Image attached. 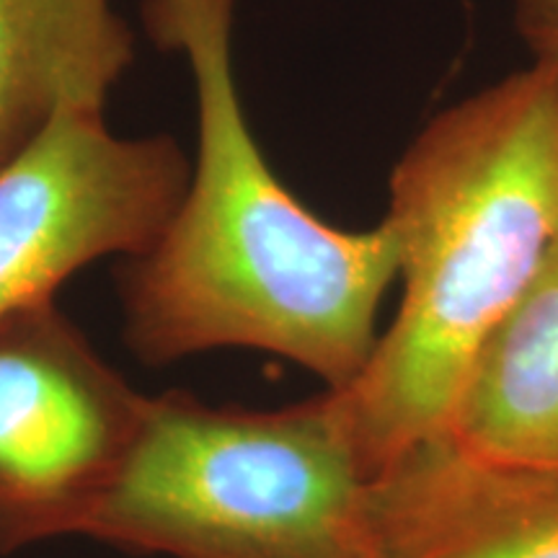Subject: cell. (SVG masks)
<instances>
[{"mask_svg":"<svg viewBox=\"0 0 558 558\" xmlns=\"http://www.w3.org/2000/svg\"><path fill=\"white\" fill-rule=\"evenodd\" d=\"M235 0H148L153 41L186 54L197 160L171 220L124 259V341L148 365L243 347L292 360L329 390L352 386L378 344L399 279L393 222L341 230L271 171L233 73Z\"/></svg>","mask_w":558,"mask_h":558,"instance_id":"6da1fadb","label":"cell"},{"mask_svg":"<svg viewBox=\"0 0 558 558\" xmlns=\"http://www.w3.org/2000/svg\"><path fill=\"white\" fill-rule=\"evenodd\" d=\"M403 295L365 369L333 390L375 478L448 435L465 380L558 243V65L439 111L390 171Z\"/></svg>","mask_w":558,"mask_h":558,"instance_id":"7a4b0ae2","label":"cell"},{"mask_svg":"<svg viewBox=\"0 0 558 558\" xmlns=\"http://www.w3.org/2000/svg\"><path fill=\"white\" fill-rule=\"evenodd\" d=\"M373 484L329 388L267 411L169 390L83 535L169 558H378Z\"/></svg>","mask_w":558,"mask_h":558,"instance_id":"3957f363","label":"cell"},{"mask_svg":"<svg viewBox=\"0 0 558 558\" xmlns=\"http://www.w3.org/2000/svg\"><path fill=\"white\" fill-rule=\"evenodd\" d=\"M145 401L54 300L0 318V556L83 535Z\"/></svg>","mask_w":558,"mask_h":558,"instance_id":"277c9868","label":"cell"},{"mask_svg":"<svg viewBox=\"0 0 558 558\" xmlns=\"http://www.w3.org/2000/svg\"><path fill=\"white\" fill-rule=\"evenodd\" d=\"M101 111L60 109L0 169V318L54 300L96 259L143 254L190 186L171 137H117Z\"/></svg>","mask_w":558,"mask_h":558,"instance_id":"5b68a950","label":"cell"},{"mask_svg":"<svg viewBox=\"0 0 558 558\" xmlns=\"http://www.w3.org/2000/svg\"><path fill=\"white\" fill-rule=\"evenodd\" d=\"M373 533L378 558H558V471L429 439L375 478Z\"/></svg>","mask_w":558,"mask_h":558,"instance_id":"8992f818","label":"cell"},{"mask_svg":"<svg viewBox=\"0 0 558 558\" xmlns=\"http://www.w3.org/2000/svg\"><path fill=\"white\" fill-rule=\"evenodd\" d=\"M132 62L111 0H0V169L65 107L104 109Z\"/></svg>","mask_w":558,"mask_h":558,"instance_id":"52a82bcc","label":"cell"},{"mask_svg":"<svg viewBox=\"0 0 558 558\" xmlns=\"http://www.w3.org/2000/svg\"><path fill=\"white\" fill-rule=\"evenodd\" d=\"M445 437L473 456L558 471V243L481 352Z\"/></svg>","mask_w":558,"mask_h":558,"instance_id":"ba28073f","label":"cell"},{"mask_svg":"<svg viewBox=\"0 0 558 558\" xmlns=\"http://www.w3.org/2000/svg\"><path fill=\"white\" fill-rule=\"evenodd\" d=\"M514 26L533 62L558 65V0H514Z\"/></svg>","mask_w":558,"mask_h":558,"instance_id":"9c48e42d","label":"cell"}]
</instances>
